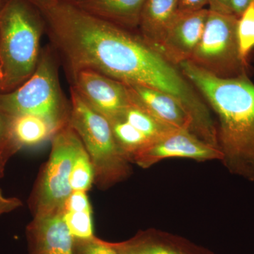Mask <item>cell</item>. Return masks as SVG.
<instances>
[{"instance_id":"1","label":"cell","mask_w":254,"mask_h":254,"mask_svg":"<svg viewBox=\"0 0 254 254\" xmlns=\"http://www.w3.org/2000/svg\"><path fill=\"white\" fill-rule=\"evenodd\" d=\"M68 75L88 68L127 85L148 87L175 98L191 116L203 98L178 66L136 32L100 19L64 0H31Z\"/></svg>"},{"instance_id":"2","label":"cell","mask_w":254,"mask_h":254,"mask_svg":"<svg viewBox=\"0 0 254 254\" xmlns=\"http://www.w3.org/2000/svg\"><path fill=\"white\" fill-rule=\"evenodd\" d=\"M179 68L206 100L218 118L221 161L232 174L254 181V83L247 73L214 76L190 61Z\"/></svg>"},{"instance_id":"3","label":"cell","mask_w":254,"mask_h":254,"mask_svg":"<svg viewBox=\"0 0 254 254\" xmlns=\"http://www.w3.org/2000/svg\"><path fill=\"white\" fill-rule=\"evenodd\" d=\"M46 32L30 0H8L0 11V93L16 89L36 71Z\"/></svg>"},{"instance_id":"4","label":"cell","mask_w":254,"mask_h":254,"mask_svg":"<svg viewBox=\"0 0 254 254\" xmlns=\"http://www.w3.org/2000/svg\"><path fill=\"white\" fill-rule=\"evenodd\" d=\"M68 123L84 145L93 165L94 184L100 190H108L131 175V160L117 141L111 124L72 87Z\"/></svg>"},{"instance_id":"5","label":"cell","mask_w":254,"mask_h":254,"mask_svg":"<svg viewBox=\"0 0 254 254\" xmlns=\"http://www.w3.org/2000/svg\"><path fill=\"white\" fill-rule=\"evenodd\" d=\"M0 112L6 117L32 115L48 120L60 129L68 123L70 102L64 96L55 53L41 50L36 71L13 91L0 93Z\"/></svg>"},{"instance_id":"6","label":"cell","mask_w":254,"mask_h":254,"mask_svg":"<svg viewBox=\"0 0 254 254\" xmlns=\"http://www.w3.org/2000/svg\"><path fill=\"white\" fill-rule=\"evenodd\" d=\"M49 159L42 169L29 199L33 216L63 213L72 190L69 177L75 160L84 147L69 123L51 138Z\"/></svg>"},{"instance_id":"7","label":"cell","mask_w":254,"mask_h":254,"mask_svg":"<svg viewBox=\"0 0 254 254\" xmlns=\"http://www.w3.org/2000/svg\"><path fill=\"white\" fill-rule=\"evenodd\" d=\"M237 21L235 15L208 9L203 35L189 61L220 78L247 73L248 65L241 59L239 50Z\"/></svg>"},{"instance_id":"8","label":"cell","mask_w":254,"mask_h":254,"mask_svg":"<svg viewBox=\"0 0 254 254\" xmlns=\"http://www.w3.org/2000/svg\"><path fill=\"white\" fill-rule=\"evenodd\" d=\"M69 77L73 89L110 123L123 119L133 105L127 85L118 80L88 68L71 73Z\"/></svg>"},{"instance_id":"9","label":"cell","mask_w":254,"mask_h":254,"mask_svg":"<svg viewBox=\"0 0 254 254\" xmlns=\"http://www.w3.org/2000/svg\"><path fill=\"white\" fill-rule=\"evenodd\" d=\"M176 158L221 161L222 154L220 148L203 141L190 130L177 128L133 155L131 161L146 169L165 159Z\"/></svg>"},{"instance_id":"10","label":"cell","mask_w":254,"mask_h":254,"mask_svg":"<svg viewBox=\"0 0 254 254\" xmlns=\"http://www.w3.org/2000/svg\"><path fill=\"white\" fill-rule=\"evenodd\" d=\"M208 14L206 9L191 12L178 11L158 53L177 66L190 60L203 35Z\"/></svg>"},{"instance_id":"11","label":"cell","mask_w":254,"mask_h":254,"mask_svg":"<svg viewBox=\"0 0 254 254\" xmlns=\"http://www.w3.org/2000/svg\"><path fill=\"white\" fill-rule=\"evenodd\" d=\"M110 244L120 254H215L186 238L155 228L141 230L128 240Z\"/></svg>"},{"instance_id":"12","label":"cell","mask_w":254,"mask_h":254,"mask_svg":"<svg viewBox=\"0 0 254 254\" xmlns=\"http://www.w3.org/2000/svg\"><path fill=\"white\" fill-rule=\"evenodd\" d=\"M30 254H74V239L63 213L33 216L26 228Z\"/></svg>"},{"instance_id":"13","label":"cell","mask_w":254,"mask_h":254,"mask_svg":"<svg viewBox=\"0 0 254 254\" xmlns=\"http://www.w3.org/2000/svg\"><path fill=\"white\" fill-rule=\"evenodd\" d=\"M126 85L133 105L169 127L192 132L190 115L173 97L148 87Z\"/></svg>"},{"instance_id":"14","label":"cell","mask_w":254,"mask_h":254,"mask_svg":"<svg viewBox=\"0 0 254 254\" xmlns=\"http://www.w3.org/2000/svg\"><path fill=\"white\" fill-rule=\"evenodd\" d=\"M146 0H77L73 3L95 17L136 32Z\"/></svg>"},{"instance_id":"15","label":"cell","mask_w":254,"mask_h":254,"mask_svg":"<svg viewBox=\"0 0 254 254\" xmlns=\"http://www.w3.org/2000/svg\"><path fill=\"white\" fill-rule=\"evenodd\" d=\"M177 13V0H146L140 17L138 34L158 52Z\"/></svg>"},{"instance_id":"16","label":"cell","mask_w":254,"mask_h":254,"mask_svg":"<svg viewBox=\"0 0 254 254\" xmlns=\"http://www.w3.org/2000/svg\"><path fill=\"white\" fill-rule=\"evenodd\" d=\"M7 118L10 143L16 152L24 147L41 144L58 131L48 120L36 115H19Z\"/></svg>"},{"instance_id":"17","label":"cell","mask_w":254,"mask_h":254,"mask_svg":"<svg viewBox=\"0 0 254 254\" xmlns=\"http://www.w3.org/2000/svg\"><path fill=\"white\" fill-rule=\"evenodd\" d=\"M123 119L153 142L177 129L159 121L150 114L133 105L127 110Z\"/></svg>"},{"instance_id":"18","label":"cell","mask_w":254,"mask_h":254,"mask_svg":"<svg viewBox=\"0 0 254 254\" xmlns=\"http://www.w3.org/2000/svg\"><path fill=\"white\" fill-rule=\"evenodd\" d=\"M110 124L117 141L130 160L133 155L153 142L124 119L115 120Z\"/></svg>"},{"instance_id":"19","label":"cell","mask_w":254,"mask_h":254,"mask_svg":"<svg viewBox=\"0 0 254 254\" xmlns=\"http://www.w3.org/2000/svg\"><path fill=\"white\" fill-rule=\"evenodd\" d=\"M94 184V171L91 160L84 147L78 153L71 169L69 185L72 191L86 192Z\"/></svg>"},{"instance_id":"20","label":"cell","mask_w":254,"mask_h":254,"mask_svg":"<svg viewBox=\"0 0 254 254\" xmlns=\"http://www.w3.org/2000/svg\"><path fill=\"white\" fill-rule=\"evenodd\" d=\"M237 34L241 59L248 65L247 60L254 49V1L239 16Z\"/></svg>"},{"instance_id":"21","label":"cell","mask_w":254,"mask_h":254,"mask_svg":"<svg viewBox=\"0 0 254 254\" xmlns=\"http://www.w3.org/2000/svg\"><path fill=\"white\" fill-rule=\"evenodd\" d=\"M63 218L73 239L88 240L95 237L92 210L65 211L63 213Z\"/></svg>"},{"instance_id":"22","label":"cell","mask_w":254,"mask_h":254,"mask_svg":"<svg viewBox=\"0 0 254 254\" xmlns=\"http://www.w3.org/2000/svg\"><path fill=\"white\" fill-rule=\"evenodd\" d=\"M74 254H120L110 242L96 237L88 240L74 239Z\"/></svg>"},{"instance_id":"23","label":"cell","mask_w":254,"mask_h":254,"mask_svg":"<svg viewBox=\"0 0 254 254\" xmlns=\"http://www.w3.org/2000/svg\"><path fill=\"white\" fill-rule=\"evenodd\" d=\"M84 210H92L91 203L88 200L86 192L81 191V190L71 192L65 203L64 212L84 211Z\"/></svg>"},{"instance_id":"24","label":"cell","mask_w":254,"mask_h":254,"mask_svg":"<svg viewBox=\"0 0 254 254\" xmlns=\"http://www.w3.org/2000/svg\"><path fill=\"white\" fill-rule=\"evenodd\" d=\"M0 149L14 155L16 150L11 146L8 131V118L0 112Z\"/></svg>"},{"instance_id":"25","label":"cell","mask_w":254,"mask_h":254,"mask_svg":"<svg viewBox=\"0 0 254 254\" xmlns=\"http://www.w3.org/2000/svg\"><path fill=\"white\" fill-rule=\"evenodd\" d=\"M22 205L21 200L16 197L5 196L0 188V217L17 210Z\"/></svg>"},{"instance_id":"26","label":"cell","mask_w":254,"mask_h":254,"mask_svg":"<svg viewBox=\"0 0 254 254\" xmlns=\"http://www.w3.org/2000/svg\"><path fill=\"white\" fill-rule=\"evenodd\" d=\"M210 0H177L178 11L191 12L205 9V6L209 4Z\"/></svg>"},{"instance_id":"27","label":"cell","mask_w":254,"mask_h":254,"mask_svg":"<svg viewBox=\"0 0 254 254\" xmlns=\"http://www.w3.org/2000/svg\"><path fill=\"white\" fill-rule=\"evenodd\" d=\"M209 10L225 14H233L232 10V0H210Z\"/></svg>"},{"instance_id":"28","label":"cell","mask_w":254,"mask_h":254,"mask_svg":"<svg viewBox=\"0 0 254 254\" xmlns=\"http://www.w3.org/2000/svg\"><path fill=\"white\" fill-rule=\"evenodd\" d=\"M254 0H232V14L239 17Z\"/></svg>"},{"instance_id":"29","label":"cell","mask_w":254,"mask_h":254,"mask_svg":"<svg viewBox=\"0 0 254 254\" xmlns=\"http://www.w3.org/2000/svg\"><path fill=\"white\" fill-rule=\"evenodd\" d=\"M11 156L12 155L8 152L0 149V179L4 176L5 167Z\"/></svg>"},{"instance_id":"30","label":"cell","mask_w":254,"mask_h":254,"mask_svg":"<svg viewBox=\"0 0 254 254\" xmlns=\"http://www.w3.org/2000/svg\"><path fill=\"white\" fill-rule=\"evenodd\" d=\"M8 0H0V11L4 8L5 4L7 2Z\"/></svg>"},{"instance_id":"31","label":"cell","mask_w":254,"mask_h":254,"mask_svg":"<svg viewBox=\"0 0 254 254\" xmlns=\"http://www.w3.org/2000/svg\"><path fill=\"white\" fill-rule=\"evenodd\" d=\"M64 1H69V2H74V1H77V0H64Z\"/></svg>"}]
</instances>
